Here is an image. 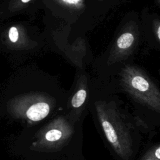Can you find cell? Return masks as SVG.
<instances>
[{"label":"cell","mask_w":160,"mask_h":160,"mask_svg":"<svg viewBox=\"0 0 160 160\" xmlns=\"http://www.w3.org/2000/svg\"><path fill=\"white\" fill-rule=\"evenodd\" d=\"M31 0H21V1L22 2H24V3H26V2H29V1H30Z\"/></svg>","instance_id":"obj_13"},{"label":"cell","mask_w":160,"mask_h":160,"mask_svg":"<svg viewBox=\"0 0 160 160\" xmlns=\"http://www.w3.org/2000/svg\"><path fill=\"white\" fill-rule=\"evenodd\" d=\"M154 3L155 4V6L158 7V8H160V0H152Z\"/></svg>","instance_id":"obj_12"},{"label":"cell","mask_w":160,"mask_h":160,"mask_svg":"<svg viewBox=\"0 0 160 160\" xmlns=\"http://www.w3.org/2000/svg\"><path fill=\"white\" fill-rule=\"evenodd\" d=\"M136 160H160V141L146 148Z\"/></svg>","instance_id":"obj_8"},{"label":"cell","mask_w":160,"mask_h":160,"mask_svg":"<svg viewBox=\"0 0 160 160\" xmlns=\"http://www.w3.org/2000/svg\"><path fill=\"white\" fill-rule=\"evenodd\" d=\"M62 1L68 4H78L81 0H62Z\"/></svg>","instance_id":"obj_10"},{"label":"cell","mask_w":160,"mask_h":160,"mask_svg":"<svg viewBox=\"0 0 160 160\" xmlns=\"http://www.w3.org/2000/svg\"><path fill=\"white\" fill-rule=\"evenodd\" d=\"M50 160H87L85 158H63V159H56Z\"/></svg>","instance_id":"obj_11"},{"label":"cell","mask_w":160,"mask_h":160,"mask_svg":"<svg viewBox=\"0 0 160 160\" xmlns=\"http://www.w3.org/2000/svg\"><path fill=\"white\" fill-rule=\"evenodd\" d=\"M143 26L148 45L152 49L160 51V14L145 10Z\"/></svg>","instance_id":"obj_6"},{"label":"cell","mask_w":160,"mask_h":160,"mask_svg":"<svg viewBox=\"0 0 160 160\" xmlns=\"http://www.w3.org/2000/svg\"><path fill=\"white\" fill-rule=\"evenodd\" d=\"M98 78L127 99L133 114L151 132L160 125V86L145 69L125 64Z\"/></svg>","instance_id":"obj_4"},{"label":"cell","mask_w":160,"mask_h":160,"mask_svg":"<svg viewBox=\"0 0 160 160\" xmlns=\"http://www.w3.org/2000/svg\"><path fill=\"white\" fill-rule=\"evenodd\" d=\"M92 78L80 70L74 77L68 95L64 113L74 123L84 122L89 113V104Z\"/></svg>","instance_id":"obj_5"},{"label":"cell","mask_w":160,"mask_h":160,"mask_svg":"<svg viewBox=\"0 0 160 160\" xmlns=\"http://www.w3.org/2000/svg\"><path fill=\"white\" fill-rule=\"evenodd\" d=\"M83 123H74L61 112L43 124L22 128L9 148L22 160L85 158Z\"/></svg>","instance_id":"obj_3"},{"label":"cell","mask_w":160,"mask_h":160,"mask_svg":"<svg viewBox=\"0 0 160 160\" xmlns=\"http://www.w3.org/2000/svg\"><path fill=\"white\" fill-rule=\"evenodd\" d=\"M158 75H159V79H160V66H159V68H158Z\"/></svg>","instance_id":"obj_14"},{"label":"cell","mask_w":160,"mask_h":160,"mask_svg":"<svg viewBox=\"0 0 160 160\" xmlns=\"http://www.w3.org/2000/svg\"><path fill=\"white\" fill-rule=\"evenodd\" d=\"M68 91L59 80L42 74H19L3 84L0 113L22 128L43 124L64 112Z\"/></svg>","instance_id":"obj_2"},{"label":"cell","mask_w":160,"mask_h":160,"mask_svg":"<svg viewBox=\"0 0 160 160\" xmlns=\"http://www.w3.org/2000/svg\"><path fill=\"white\" fill-rule=\"evenodd\" d=\"M18 32L16 28L12 26L10 28L9 31V38L12 42H15L18 39Z\"/></svg>","instance_id":"obj_9"},{"label":"cell","mask_w":160,"mask_h":160,"mask_svg":"<svg viewBox=\"0 0 160 160\" xmlns=\"http://www.w3.org/2000/svg\"><path fill=\"white\" fill-rule=\"evenodd\" d=\"M136 31L134 32L128 31L123 33L118 39V47L123 51H130L131 48L136 44Z\"/></svg>","instance_id":"obj_7"},{"label":"cell","mask_w":160,"mask_h":160,"mask_svg":"<svg viewBox=\"0 0 160 160\" xmlns=\"http://www.w3.org/2000/svg\"><path fill=\"white\" fill-rule=\"evenodd\" d=\"M95 128L114 160H136L143 135L151 132L108 82L92 78L89 104Z\"/></svg>","instance_id":"obj_1"}]
</instances>
